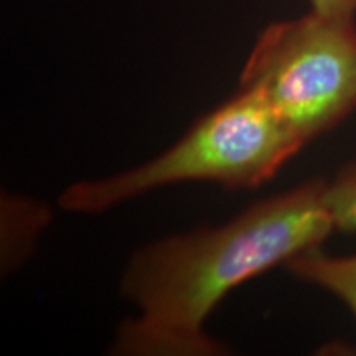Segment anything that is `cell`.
Listing matches in <instances>:
<instances>
[{"label": "cell", "instance_id": "7a4b0ae2", "mask_svg": "<svg viewBox=\"0 0 356 356\" xmlns=\"http://www.w3.org/2000/svg\"><path fill=\"white\" fill-rule=\"evenodd\" d=\"M302 147L259 97L239 88L165 152L114 177L76 181L58 202L66 211L92 215L184 181L254 188L270 180Z\"/></svg>", "mask_w": 356, "mask_h": 356}, {"label": "cell", "instance_id": "3957f363", "mask_svg": "<svg viewBox=\"0 0 356 356\" xmlns=\"http://www.w3.org/2000/svg\"><path fill=\"white\" fill-rule=\"evenodd\" d=\"M302 145L356 109V19L309 12L267 25L239 78Z\"/></svg>", "mask_w": 356, "mask_h": 356}, {"label": "cell", "instance_id": "6da1fadb", "mask_svg": "<svg viewBox=\"0 0 356 356\" xmlns=\"http://www.w3.org/2000/svg\"><path fill=\"white\" fill-rule=\"evenodd\" d=\"M327 180L312 178L254 203L216 228L175 234L129 261L122 293L139 315L119 328L114 355L216 356L204 330L228 293L246 280L320 248L335 231Z\"/></svg>", "mask_w": 356, "mask_h": 356}, {"label": "cell", "instance_id": "277c9868", "mask_svg": "<svg viewBox=\"0 0 356 356\" xmlns=\"http://www.w3.org/2000/svg\"><path fill=\"white\" fill-rule=\"evenodd\" d=\"M286 267L297 279L340 299L356 318V254L332 256L315 248L296 256Z\"/></svg>", "mask_w": 356, "mask_h": 356}, {"label": "cell", "instance_id": "8992f818", "mask_svg": "<svg viewBox=\"0 0 356 356\" xmlns=\"http://www.w3.org/2000/svg\"><path fill=\"white\" fill-rule=\"evenodd\" d=\"M310 10L320 15L356 19V0H309Z\"/></svg>", "mask_w": 356, "mask_h": 356}, {"label": "cell", "instance_id": "5b68a950", "mask_svg": "<svg viewBox=\"0 0 356 356\" xmlns=\"http://www.w3.org/2000/svg\"><path fill=\"white\" fill-rule=\"evenodd\" d=\"M327 204L335 231H356V163H350L327 184Z\"/></svg>", "mask_w": 356, "mask_h": 356}]
</instances>
